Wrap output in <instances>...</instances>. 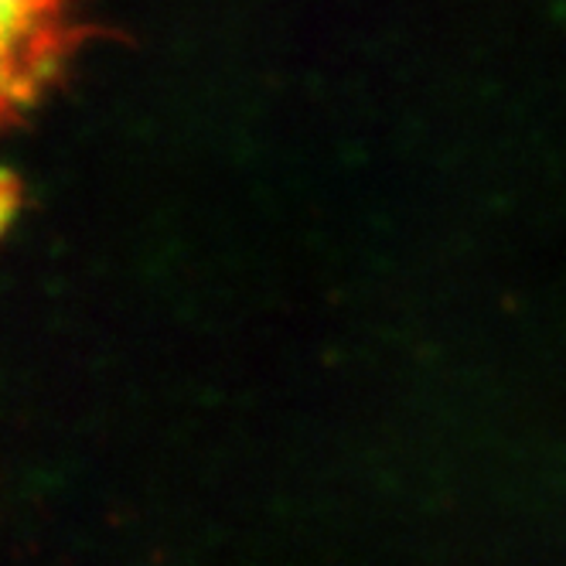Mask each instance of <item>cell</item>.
Here are the masks:
<instances>
[{
	"label": "cell",
	"instance_id": "1",
	"mask_svg": "<svg viewBox=\"0 0 566 566\" xmlns=\"http://www.w3.org/2000/svg\"><path fill=\"white\" fill-rule=\"evenodd\" d=\"M86 38V0H0V130L31 113Z\"/></svg>",
	"mask_w": 566,
	"mask_h": 566
}]
</instances>
